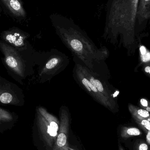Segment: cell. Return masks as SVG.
Here are the masks:
<instances>
[{"instance_id": "4", "label": "cell", "mask_w": 150, "mask_h": 150, "mask_svg": "<svg viewBox=\"0 0 150 150\" xmlns=\"http://www.w3.org/2000/svg\"><path fill=\"white\" fill-rule=\"evenodd\" d=\"M69 62V57L58 50L53 49L45 53V60L40 71L43 82L50 81L65 69Z\"/></svg>"}, {"instance_id": "14", "label": "cell", "mask_w": 150, "mask_h": 150, "mask_svg": "<svg viewBox=\"0 0 150 150\" xmlns=\"http://www.w3.org/2000/svg\"><path fill=\"white\" fill-rule=\"evenodd\" d=\"M142 59L143 62L149 61L150 60V54H145L142 56Z\"/></svg>"}, {"instance_id": "7", "label": "cell", "mask_w": 150, "mask_h": 150, "mask_svg": "<svg viewBox=\"0 0 150 150\" xmlns=\"http://www.w3.org/2000/svg\"><path fill=\"white\" fill-rule=\"evenodd\" d=\"M0 4L15 19H25L27 13L22 0H0Z\"/></svg>"}, {"instance_id": "20", "label": "cell", "mask_w": 150, "mask_h": 150, "mask_svg": "<svg viewBox=\"0 0 150 150\" xmlns=\"http://www.w3.org/2000/svg\"><path fill=\"white\" fill-rule=\"evenodd\" d=\"M2 8L0 6V16H1V14Z\"/></svg>"}, {"instance_id": "5", "label": "cell", "mask_w": 150, "mask_h": 150, "mask_svg": "<svg viewBox=\"0 0 150 150\" xmlns=\"http://www.w3.org/2000/svg\"><path fill=\"white\" fill-rule=\"evenodd\" d=\"M41 134L46 143L49 147L55 144L60 126V121L54 115L49 113L45 108L38 110Z\"/></svg>"}, {"instance_id": "17", "label": "cell", "mask_w": 150, "mask_h": 150, "mask_svg": "<svg viewBox=\"0 0 150 150\" xmlns=\"http://www.w3.org/2000/svg\"><path fill=\"white\" fill-rule=\"evenodd\" d=\"M140 51L142 55H143L146 53V50L144 46H142L140 47Z\"/></svg>"}, {"instance_id": "22", "label": "cell", "mask_w": 150, "mask_h": 150, "mask_svg": "<svg viewBox=\"0 0 150 150\" xmlns=\"http://www.w3.org/2000/svg\"><path fill=\"white\" fill-rule=\"evenodd\" d=\"M120 150H123V149H122V148H121V147H120Z\"/></svg>"}, {"instance_id": "19", "label": "cell", "mask_w": 150, "mask_h": 150, "mask_svg": "<svg viewBox=\"0 0 150 150\" xmlns=\"http://www.w3.org/2000/svg\"><path fill=\"white\" fill-rule=\"evenodd\" d=\"M145 71L146 73H149L150 72V67H147L145 68Z\"/></svg>"}, {"instance_id": "18", "label": "cell", "mask_w": 150, "mask_h": 150, "mask_svg": "<svg viewBox=\"0 0 150 150\" xmlns=\"http://www.w3.org/2000/svg\"><path fill=\"white\" fill-rule=\"evenodd\" d=\"M147 140L148 142L150 144V131H149L148 134H147Z\"/></svg>"}, {"instance_id": "1", "label": "cell", "mask_w": 150, "mask_h": 150, "mask_svg": "<svg viewBox=\"0 0 150 150\" xmlns=\"http://www.w3.org/2000/svg\"><path fill=\"white\" fill-rule=\"evenodd\" d=\"M49 18L56 34L74 58L105 76V61L108 55L105 47H98L72 18L57 13L51 14Z\"/></svg>"}, {"instance_id": "16", "label": "cell", "mask_w": 150, "mask_h": 150, "mask_svg": "<svg viewBox=\"0 0 150 150\" xmlns=\"http://www.w3.org/2000/svg\"><path fill=\"white\" fill-rule=\"evenodd\" d=\"M141 103L143 106L148 107V102L146 100L144 99H142L141 100Z\"/></svg>"}, {"instance_id": "23", "label": "cell", "mask_w": 150, "mask_h": 150, "mask_svg": "<svg viewBox=\"0 0 150 150\" xmlns=\"http://www.w3.org/2000/svg\"><path fill=\"white\" fill-rule=\"evenodd\" d=\"M69 150H74L73 149H70V148H69Z\"/></svg>"}, {"instance_id": "3", "label": "cell", "mask_w": 150, "mask_h": 150, "mask_svg": "<svg viewBox=\"0 0 150 150\" xmlns=\"http://www.w3.org/2000/svg\"><path fill=\"white\" fill-rule=\"evenodd\" d=\"M74 66L73 75L78 85L92 97L94 100L104 107L112 110L114 99L119 92H111L105 76L86 67L77 59L74 58Z\"/></svg>"}, {"instance_id": "6", "label": "cell", "mask_w": 150, "mask_h": 150, "mask_svg": "<svg viewBox=\"0 0 150 150\" xmlns=\"http://www.w3.org/2000/svg\"><path fill=\"white\" fill-rule=\"evenodd\" d=\"M59 115L60 120L59 132L53 150H69L68 135L70 115L67 107L62 106L60 108Z\"/></svg>"}, {"instance_id": "21", "label": "cell", "mask_w": 150, "mask_h": 150, "mask_svg": "<svg viewBox=\"0 0 150 150\" xmlns=\"http://www.w3.org/2000/svg\"><path fill=\"white\" fill-rule=\"evenodd\" d=\"M147 110H148V111H150V108H147Z\"/></svg>"}, {"instance_id": "10", "label": "cell", "mask_w": 150, "mask_h": 150, "mask_svg": "<svg viewBox=\"0 0 150 150\" xmlns=\"http://www.w3.org/2000/svg\"><path fill=\"white\" fill-rule=\"evenodd\" d=\"M126 134L130 136H138L141 134V131L136 128H130L126 131Z\"/></svg>"}, {"instance_id": "11", "label": "cell", "mask_w": 150, "mask_h": 150, "mask_svg": "<svg viewBox=\"0 0 150 150\" xmlns=\"http://www.w3.org/2000/svg\"><path fill=\"white\" fill-rule=\"evenodd\" d=\"M6 62L9 67L11 68H15L17 66L16 60L13 57L10 56L8 57L6 59Z\"/></svg>"}, {"instance_id": "2", "label": "cell", "mask_w": 150, "mask_h": 150, "mask_svg": "<svg viewBox=\"0 0 150 150\" xmlns=\"http://www.w3.org/2000/svg\"><path fill=\"white\" fill-rule=\"evenodd\" d=\"M139 0H108L103 38L112 40L130 33L137 26Z\"/></svg>"}, {"instance_id": "9", "label": "cell", "mask_w": 150, "mask_h": 150, "mask_svg": "<svg viewBox=\"0 0 150 150\" xmlns=\"http://www.w3.org/2000/svg\"><path fill=\"white\" fill-rule=\"evenodd\" d=\"M12 99V97L10 93H2L0 97V100L4 104L9 103Z\"/></svg>"}, {"instance_id": "15", "label": "cell", "mask_w": 150, "mask_h": 150, "mask_svg": "<svg viewBox=\"0 0 150 150\" xmlns=\"http://www.w3.org/2000/svg\"><path fill=\"white\" fill-rule=\"evenodd\" d=\"M139 150H148V146L146 144H142L139 147Z\"/></svg>"}, {"instance_id": "13", "label": "cell", "mask_w": 150, "mask_h": 150, "mask_svg": "<svg viewBox=\"0 0 150 150\" xmlns=\"http://www.w3.org/2000/svg\"><path fill=\"white\" fill-rule=\"evenodd\" d=\"M142 124L144 127L147 129L149 131H150V122L149 121L144 120H143L142 122Z\"/></svg>"}, {"instance_id": "24", "label": "cell", "mask_w": 150, "mask_h": 150, "mask_svg": "<svg viewBox=\"0 0 150 150\" xmlns=\"http://www.w3.org/2000/svg\"><path fill=\"white\" fill-rule=\"evenodd\" d=\"M149 74H150V72H149Z\"/></svg>"}, {"instance_id": "8", "label": "cell", "mask_w": 150, "mask_h": 150, "mask_svg": "<svg viewBox=\"0 0 150 150\" xmlns=\"http://www.w3.org/2000/svg\"><path fill=\"white\" fill-rule=\"evenodd\" d=\"M150 21V0H139L137 25H144Z\"/></svg>"}, {"instance_id": "12", "label": "cell", "mask_w": 150, "mask_h": 150, "mask_svg": "<svg viewBox=\"0 0 150 150\" xmlns=\"http://www.w3.org/2000/svg\"><path fill=\"white\" fill-rule=\"evenodd\" d=\"M138 115L144 118H147L149 116V113L148 111L144 109H139L137 111Z\"/></svg>"}]
</instances>
